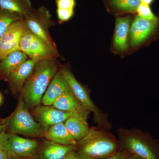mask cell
Listing matches in <instances>:
<instances>
[{
	"label": "cell",
	"instance_id": "28",
	"mask_svg": "<svg viewBox=\"0 0 159 159\" xmlns=\"http://www.w3.org/2000/svg\"><path fill=\"white\" fill-rule=\"evenodd\" d=\"M63 159H84L77 153L76 150L73 151L68 154Z\"/></svg>",
	"mask_w": 159,
	"mask_h": 159
},
{
	"label": "cell",
	"instance_id": "16",
	"mask_svg": "<svg viewBox=\"0 0 159 159\" xmlns=\"http://www.w3.org/2000/svg\"><path fill=\"white\" fill-rule=\"evenodd\" d=\"M131 21L132 17L129 16L119 17L116 19L114 44L116 49L121 52L128 48L127 39Z\"/></svg>",
	"mask_w": 159,
	"mask_h": 159
},
{
	"label": "cell",
	"instance_id": "4",
	"mask_svg": "<svg viewBox=\"0 0 159 159\" xmlns=\"http://www.w3.org/2000/svg\"><path fill=\"white\" fill-rule=\"evenodd\" d=\"M7 126L11 134L33 137L44 136L48 128L35 121L29 112L21 95L15 111L7 121Z\"/></svg>",
	"mask_w": 159,
	"mask_h": 159
},
{
	"label": "cell",
	"instance_id": "22",
	"mask_svg": "<svg viewBox=\"0 0 159 159\" xmlns=\"http://www.w3.org/2000/svg\"><path fill=\"white\" fill-rule=\"evenodd\" d=\"M111 4L116 9L125 12L137 11L141 0H111Z\"/></svg>",
	"mask_w": 159,
	"mask_h": 159
},
{
	"label": "cell",
	"instance_id": "35",
	"mask_svg": "<svg viewBox=\"0 0 159 159\" xmlns=\"http://www.w3.org/2000/svg\"><path fill=\"white\" fill-rule=\"evenodd\" d=\"M2 94L0 93V105L2 103Z\"/></svg>",
	"mask_w": 159,
	"mask_h": 159
},
{
	"label": "cell",
	"instance_id": "12",
	"mask_svg": "<svg viewBox=\"0 0 159 159\" xmlns=\"http://www.w3.org/2000/svg\"><path fill=\"white\" fill-rule=\"evenodd\" d=\"M90 112L89 111L86 110L75 113L64 122L66 127L77 142L83 138L88 133L90 128L87 119Z\"/></svg>",
	"mask_w": 159,
	"mask_h": 159
},
{
	"label": "cell",
	"instance_id": "7",
	"mask_svg": "<svg viewBox=\"0 0 159 159\" xmlns=\"http://www.w3.org/2000/svg\"><path fill=\"white\" fill-rule=\"evenodd\" d=\"M24 20L29 31L44 41L55 47L49 34V28L52 23L50 12L47 9L43 7L36 11L33 10L25 16Z\"/></svg>",
	"mask_w": 159,
	"mask_h": 159
},
{
	"label": "cell",
	"instance_id": "23",
	"mask_svg": "<svg viewBox=\"0 0 159 159\" xmlns=\"http://www.w3.org/2000/svg\"><path fill=\"white\" fill-rule=\"evenodd\" d=\"M137 11L139 16L145 19L153 20L158 18L153 14L148 5L141 3L137 9Z\"/></svg>",
	"mask_w": 159,
	"mask_h": 159
},
{
	"label": "cell",
	"instance_id": "27",
	"mask_svg": "<svg viewBox=\"0 0 159 159\" xmlns=\"http://www.w3.org/2000/svg\"><path fill=\"white\" fill-rule=\"evenodd\" d=\"M128 153L124 151L120 150L115 154L102 159H123L128 155Z\"/></svg>",
	"mask_w": 159,
	"mask_h": 159
},
{
	"label": "cell",
	"instance_id": "8",
	"mask_svg": "<svg viewBox=\"0 0 159 159\" xmlns=\"http://www.w3.org/2000/svg\"><path fill=\"white\" fill-rule=\"evenodd\" d=\"M28 30L24 18L9 26L0 38V61L10 53L19 51L22 37Z\"/></svg>",
	"mask_w": 159,
	"mask_h": 159
},
{
	"label": "cell",
	"instance_id": "15",
	"mask_svg": "<svg viewBox=\"0 0 159 159\" xmlns=\"http://www.w3.org/2000/svg\"><path fill=\"white\" fill-rule=\"evenodd\" d=\"M77 145H66L47 140L43 142L36 155L39 159H63L71 152L76 150Z\"/></svg>",
	"mask_w": 159,
	"mask_h": 159
},
{
	"label": "cell",
	"instance_id": "18",
	"mask_svg": "<svg viewBox=\"0 0 159 159\" xmlns=\"http://www.w3.org/2000/svg\"><path fill=\"white\" fill-rule=\"evenodd\" d=\"M28 56L21 51L10 53L0 61V75L8 79L10 74L25 62Z\"/></svg>",
	"mask_w": 159,
	"mask_h": 159
},
{
	"label": "cell",
	"instance_id": "30",
	"mask_svg": "<svg viewBox=\"0 0 159 159\" xmlns=\"http://www.w3.org/2000/svg\"><path fill=\"white\" fill-rule=\"evenodd\" d=\"M6 159H22L11 152H8V157Z\"/></svg>",
	"mask_w": 159,
	"mask_h": 159
},
{
	"label": "cell",
	"instance_id": "20",
	"mask_svg": "<svg viewBox=\"0 0 159 159\" xmlns=\"http://www.w3.org/2000/svg\"><path fill=\"white\" fill-rule=\"evenodd\" d=\"M0 9L25 17L33 11L31 0H0Z\"/></svg>",
	"mask_w": 159,
	"mask_h": 159
},
{
	"label": "cell",
	"instance_id": "32",
	"mask_svg": "<svg viewBox=\"0 0 159 159\" xmlns=\"http://www.w3.org/2000/svg\"><path fill=\"white\" fill-rule=\"evenodd\" d=\"M6 128V124L2 120L0 119V134Z\"/></svg>",
	"mask_w": 159,
	"mask_h": 159
},
{
	"label": "cell",
	"instance_id": "19",
	"mask_svg": "<svg viewBox=\"0 0 159 159\" xmlns=\"http://www.w3.org/2000/svg\"><path fill=\"white\" fill-rule=\"evenodd\" d=\"M52 105L60 110L73 113L86 110L80 103L71 90L61 95Z\"/></svg>",
	"mask_w": 159,
	"mask_h": 159
},
{
	"label": "cell",
	"instance_id": "33",
	"mask_svg": "<svg viewBox=\"0 0 159 159\" xmlns=\"http://www.w3.org/2000/svg\"><path fill=\"white\" fill-rule=\"evenodd\" d=\"M153 0H141V3L142 4H145V5H149L152 2Z\"/></svg>",
	"mask_w": 159,
	"mask_h": 159
},
{
	"label": "cell",
	"instance_id": "29",
	"mask_svg": "<svg viewBox=\"0 0 159 159\" xmlns=\"http://www.w3.org/2000/svg\"><path fill=\"white\" fill-rule=\"evenodd\" d=\"M8 157V152L4 149H0V159H6Z\"/></svg>",
	"mask_w": 159,
	"mask_h": 159
},
{
	"label": "cell",
	"instance_id": "14",
	"mask_svg": "<svg viewBox=\"0 0 159 159\" xmlns=\"http://www.w3.org/2000/svg\"><path fill=\"white\" fill-rule=\"evenodd\" d=\"M70 91V89L63 75L60 70L57 71L43 97L42 103L45 106L52 105L58 97Z\"/></svg>",
	"mask_w": 159,
	"mask_h": 159
},
{
	"label": "cell",
	"instance_id": "3",
	"mask_svg": "<svg viewBox=\"0 0 159 159\" xmlns=\"http://www.w3.org/2000/svg\"><path fill=\"white\" fill-rule=\"evenodd\" d=\"M117 134L121 150L143 159H159L158 145L149 133L120 127Z\"/></svg>",
	"mask_w": 159,
	"mask_h": 159
},
{
	"label": "cell",
	"instance_id": "26",
	"mask_svg": "<svg viewBox=\"0 0 159 159\" xmlns=\"http://www.w3.org/2000/svg\"><path fill=\"white\" fill-rule=\"evenodd\" d=\"M10 136V134L6 133L5 129L0 134V149L5 150L6 142L8 141Z\"/></svg>",
	"mask_w": 159,
	"mask_h": 159
},
{
	"label": "cell",
	"instance_id": "31",
	"mask_svg": "<svg viewBox=\"0 0 159 159\" xmlns=\"http://www.w3.org/2000/svg\"><path fill=\"white\" fill-rule=\"evenodd\" d=\"M123 159H143L140 157L134 155L130 154H129L125 158Z\"/></svg>",
	"mask_w": 159,
	"mask_h": 159
},
{
	"label": "cell",
	"instance_id": "9",
	"mask_svg": "<svg viewBox=\"0 0 159 159\" xmlns=\"http://www.w3.org/2000/svg\"><path fill=\"white\" fill-rule=\"evenodd\" d=\"M159 28V18L149 20L137 15L129 28L132 46L137 47L146 42L153 36Z\"/></svg>",
	"mask_w": 159,
	"mask_h": 159
},
{
	"label": "cell",
	"instance_id": "6",
	"mask_svg": "<svg viewBox=\"0 0 159 159\" xmlns=\"http://www.w3.org/2000/svg\"><path fill=\"white\" fill-rule=\"evenodd\" d=\"M19 51H21L30 58L39 61L51 57H56L57 51L51 45L28 30L20 41Z\"/></svg>",
	"mask_w": 159,
	"mask_h": 159
},
{
	"label": "cell",
	"instance_id": "13",
	"mask_svg": "<svg viewBox=\"0 0 159 159\" xmlns=\"http://www.w3.org/2000/svg\"><path fill=\"white\" fill-rule=\"evenodd\" d=\"M35 60H27L19 67L10 74L8 80L10 89L13 93H21L24 84L30 77L34 70V66L38 62Z\"/></svg>",
	"mask_w": 159,
	"mask_h": 159
},
{
	"label": "cell",
	"instance_id": "34",
	"mask_svg": "<svg viewBox=\"0 0 159 159\" xmlns=\"http://www.w3.org/2000/svg\"><path fill=\"white\" fill-rule=\"evenodd\" d=\"M28 159H39L38 157L37 156L35 155L34 156L31 157L29 158H28Z\"/></svg>",
	"mask_w": 159,
	"mask_h": 159
},
{
	"label": "cell",
	"instance_id": "1",
	"mask_svg": "<svg viewBox=\"0 0 159 159\" xmlns=\"http://www.w3.org/2000/svg\"><path fill=\"white\" fill-rule=\"evenodd\" d=\"M57 70L56 57L45 58L36 63L21 93L28 108L40 105L43 97Z\"/></svg>",
	"mask_w": 159,
	"mask_h": 159
},
{
	"label": "cell",
	"instance_id": "25",
	"mask_svg": "<svg viewBox=\"0 0 159 159\" xmlns=\"http://www.w3.org/2000/svg\"><path fill=\"white\" fill-rule=\"evenodd\" d=\"M57 9H74L75 0H56Z\"/></svg>",
	"mask_w": 159,
	"mask_h": 159
},
{
	"label": "cell",
	"instance_id": "24",
	"mask_svg": "<svg viewBox=\"0 0 159 159\" xmlns=\"http://www.w3.org/2000/svg\"><path fill=\"white\" fill-rule=\"evenodd\" d=\"M57 17L60 21L64 22L68 20L74 14V9H57Z\"/></svg>",
	"mask_w": 159,
	"mask_h": 159
},
{
	"label": "cell",
	"instance_id": "5",
	"mask_svg": "<svg viewBox=\"0 0 159 159\" xmlns=\"http://www.w3.org/2000/svg\"><path fill=\"white\" fill-rule=\"evenodd\" d=\"M60 71L67 82L71 92L78 102L84 108L93 112L94 121L98 126L107 129H110L111 125L109 122L107 115L94 104L83 86L78 82L67 69L62 68Z\"/></svg>",
	"mask_w": 159,
	"mask_h": 159
},
{
	"label": "cell",
	"instance_id": "10",
	"mask_svg": "<svg viewBox=\"0 0 159 159\" xmlns=\"http://www.w3.org/2000/svg\"><path fill=\"white\" fill-rule=\"evenodd\" d=\"M39 148L38 142L34 139H25L17 135L11 134L5 145V150L11 152L20 158L34 156Z\"/></svg>",
	"mask_w": 159,
	"mask_h": 159
},
{
	"label": "cell",
	"instance_id": "21",
	"mask_svg": "<svg viewBox=\"0 0 159 159\" xmlns=\"http://www.w3.org/2000/svg\"><path fill=\"white\" fill-rule=\"evenodd\" d=\"M24 18L13 12L0 9V38L12 23Z\"/></svg>",
	"mask_w": 159,
	"mask_h": 159
},
{
	"label": "cell",
	"instance_id": "17",
	"mask_svg": "<svg viewBox=\"0 0 159 159\" xmlns=\"http://www.w3.org/2000/svg\"><path fill=\"white\" fill-rule=\"evenodd\" d=\"M44 136L47 140L61 145H76L77 143L66 127L64 122L49 127Z\"/></svg>",
	"mask_w": 159,
	"mask_h": 159
},
{
	"label": "cell",
	"instance_id": "2",
	"mask_svg": "<svg viewBox=\"0 0 159 159\" xmlns=\"http://www.w3.org/2000/svg\"><path fill=\"white\" fill-rule=\"evenodd\" d=\"M119 141L108 129L92 127L77 142L76 152L84 159H102L120 151Z\"/></svg>",
	"mask_w": 159,
	"mask_h": 159
},
{
	"label": "cell",
	"instance_id": "11",
	"mask_svg": "<svg viewBox=\"0 0 159 159\" xmlns=\"http://www.w3.org/2000/svg\"><path fill=\"white\" fill-rule=\"evenodd\" d=\"M73 113L60 110L53 105H38L34 107L33 115L38 122L48 128L51 125L64 122Z\"/></svg>",
	"mask_w": 159,
	"mask_h": 159
}]
</instances>
